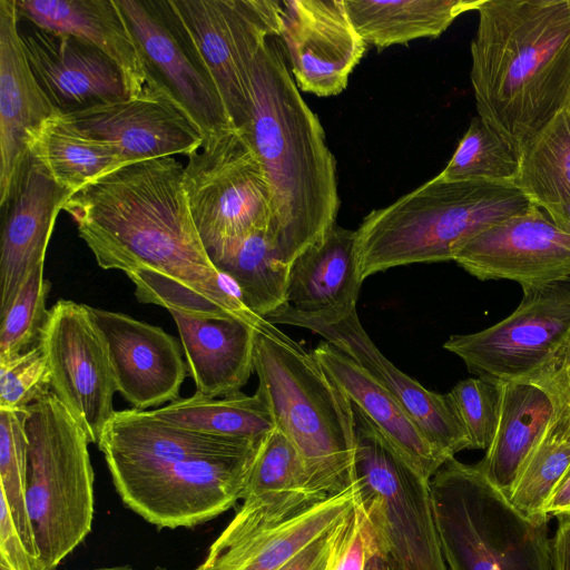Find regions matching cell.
<instances>
[{"label":"cell","mask_w":570,"mask_h":570,"mask_svg":"<svg viewBox=\"0 0 570 570\" xmlns=\"http://www.w3.org/2000/svg\"><path fill=\"white\" fill-rule=\"evenodd\" d=\"M78 234L104 269L124 272L136 298L168 312L265 321L215 266L191 217L184 166L175 157L121 165L63 203Z\"/></svg>","instance_id":"obj_1"},{"label":"cell","mask_w":570,"mask_h":570,"mask_svg":"<svg viewBox=\"0 0 570 570\" xmlns=\"http://www.w3.org/2000/svg\"><path fill=\"white\" fill-rule=\"evenodd\" d=\"M252 102L243 132L269 187L271 238L291 266L335 225L340 197L325 131L293 79L278 37L267 39L253 65Z\"/></svg>","instance_id":"obj_2"},{"label":"cell","mask_w":570,"mask_h":570,"mask_svg":"<svg viewBox=\"0 0 570 570\" xmlns=\"http://www.w3.org/2000/svg\"><path fill=\"white\" fill-rule=\"evenodd\" d=\"M470 79L478 116L518 154L570 104V0H480Z\"/></svg>","instance_id":"obj_3"},{"label":"cell","mask_w":570,"mask_h":570,"mask_svg":"<svg viewBox=\"0 0 570 570\" xmlns=\"http://www.w3.org/2000/svg\"><path fill=\"white\" fill-rule=\"evenodd\" d=\"M254 372L256 393L297 450L311 491L325 500L352 488L353 406L312 352L266 321L255 333Z\"/></svg>","instance_id":"obj_4"},{"label":"cell","mask_w":570,"mask_h":570,"mask_svg":"<svg viewBox=\"0 0 570 570\" xmlns=\"http://www.w3.org/2000/svg\"><path fill=\"white\" fill-rule=\"evenodd\" d=\"M531 205L513 184L435 176L363 218L356 229L362 276L414 263L454 261L470 238Z\"/></svg>","instance_id":"obj_5"},{"label":"cell","mask_w":570,"mask_h":570,"mask_svg":"<svg viewBox=\"0 0 570 570\" xmlns=\"http://www.w3.org/2000/svg\"><path fill=\"white\" fill-rule=\"evenodd\" d=\"M448 570H553L549 518H529L475 465L446 460L429 482Z\"/></svg>","instance_id":"obj_6"},{"label":"cell","mask_w":570,"mask_h":570,"mask_svg":"<svg viewBox=\"0 0 570 570\" xmlns=\"http://www.w3.org/2000/svg\"><path fill=\"white\" fill-rule=\"evenodd\" d=\"M27 503L42 570H53L91 530L89 436L51 391L27 407Z\"/></svg>","instance_id":"obj_7"},{"label":"cell","mask_w":570,"mask_h":570,"mask_svg":"<svg viewBox=\"0 0 570 570\" xmlns=\"http://www.w3.org/2000/svg\"><path fill=\"white\" fill-rule=\"evenodd\" d=\"M352 406L356 502L372 529L377 553L395 570H448L429 482L402 460L356 406Z\"/></svg>","instance_id":"obj_8"},{"label":"cell","mask_w":570,"mask_h":570,"mask_svg":"<svg viewBox=\"0 0 570 570\" xmlns=\"http://www.w3.org/2000/svg\"><path fill=\"white\" fill-rule=\"evenodd\" d=\"M214 82L233 127L252 119V69L271 37L281 30L277 0H167Z\"/></svg>","instance_id":"obj_9"},{"label":"cell","mask_w":570,"mask_h":570,"mask_svg":"<svg viewBox=\"0 0 570 570\" xmlns=\"http://www.w3.org/2000/svg\"><path fill=\"white\" fill-rule=\"evenodd\" d=\"M184 188L198 234L209 252L271 226L269 187L243 131L227 128L203 137L188 156Z\"/></svg>","instance_id":"obj_10"},{"label":"cell","mask_w":570,"mask_h":570,"mask_svg":"<svg viewBox=\"0 0 570 570\" xmlns=\"http://www.w3.org/2000/svg\"><path fill=\"white\" fill-rule=\"evenodd\" d=\"M570 334V279L523 288L513 313L476 333L452 335L443 347L478 377L534 382Z\"/></svg>","instance_id":"obj_11"},{"label":"cell","mask_w":570,"mask_h":570,"mask_svg":"<svg viewBox=\"0 0 570 570\" xmlns=\"http://www.w3.org/2000/svg\"><path fill=\"white\" fill-rule=\"evenodd\" d=\"M51 375V389L98 444L115 410L116 390L107 344L90 306L59 299L40 333Z\"/></svg>","instance_id":"obj_12"},{"label":"cell","mask_w":570,"mask_h":570,"mask_svg":"<svg viewBox=\"0 0 570 570\" xmlns=\"http://www.w3.org/2000/svg\"><path fill=\"white\" fill-rule=\"evenodd\" d=\"M254 451L187 460L112 481L122 501L148 522L160 528L191 527L242 499Z\"/></svg>","instance_id":"obj_13"},{"label":"cell","mask_w":570,"mask_h":570,"mask_svg":"<svg viewBox=\"0 0 570 570\" xmlns=\"http://www.w3.org/2000/svg\"><path fill=\"white\" fill-rule=\"evenodd\" d=\"M117 1L139 45L148 86L179 109L203 137L233 127L168 1Z\"/></svg>","instance_id":"obj_14"},{"label":"cell","mask_w":570,"mask_h":570,"mask_svg":"<svg viewBox=\"0 0 570 570\" xmlns=\"http://www.w3.org/2000/svg\"><path fill=\"white\" fill-rule=\"evenodd\" d=\"M265 320L307 328L346 354L403 406L426 439L448 459L470 449L466 432L448 394L423 387L389 361L364 331L356 311L337 322L325 323L286 304Z\"/></svg>","instance_id":"obj_15"},{"label":"cell","mask_w":570,"mask_h":570,"mask_svg":"<svg viewBox=\"0 0 570 570\" xmlns=\"http://www.w3.org/2000/svg\"><path fill=\"white\" fill-rule=\"evenodd\" d=\"M356 497L357 482L285 519L243 502L196 570H279L340 523L352 511Z\"/></svg>","instance_id":"obj_16"},{"label":"cell","mask_w":570,"mask_h":570,"mask_svg":"<svg viewBox=\"0 0 570 570\" xmlns=\"http://www.w3.org/2000/svg\"><path fill=\"white\" fill-rule=\"evenodd\" d=\"M454 262L481 279H509L522 288L570 279V234L531 205L470 238Z\"/></svg>","instance_id":"obj_17"},{"label":"cell","mask_w":570,"mask_h":570,"mask_svg":"<svg viewBox=\"0 0 570 570\" xmlns=\"http://www.w3.org/2000/svg\"><path fill=\"white\" fill-rule=\"evenodd\" d=\"M282 2L279 40L299 91L341 94L365 52L344 0Z\"/></svg>","instance_id":"obj_18"},{"label":"cell","mask_w":570,"mask_h":570,"mask_svg":"<svg viewBox=\"0 0 570 570\" xmlns=\"http://www.w3.org/2000/svg\"><path fill=\"white\" fill-rule=\"evenodd\" d=\"M90 309L107 344L117 392L140 411L179 399L188 370L177 340L124 313Z\"/></svg>","instance_id":"obj_19"},{"label":"cell","mask_w":570,"mask_h":570,"mask_svg":"<svg viewBox=\"0 0 570 570\" xmlns=\"http://www.w3.org/2000/svg\"><path fill=\"white\" fill-rule=\"evenodd\" d=\"M68 114L86 132L110 144L124 165L174 155L188 157L203 142L194 124L150 86L137 97Z\"/></svg>","instance_id":"obj_20"},{"label":"cell","mask_w":570,"mask_h":570,"mask_svg":"<svg viewBox=\"0 0 570 570\" xmlns=\"http://www.w3.org/2000/svg\"><path fill=\"white\" fill-rule=\"evenodd\" d=\"M17 0H0V205L12 199L29 161L31 135L56 110L28 61Z\"/></svg>","instance_id":"obj_21"},{"label":"cell","mask_w":570,"mask_h":570,"mask_svg":"<svg viewBox=\"0 0 570 570\" xmlns=\"http://www.w3.org/2000/svg\"><path fill=\"white\" fill-rule=\"evenodd\" d=\"M258 442L177 428L132 407L114 412L97 445L115 479L193 459L248 453Z\"/></svg>","instance_id":"obj_22"},{"label":"cell","mask_w":570,"mask_h":570,"mask_svg":"<svg viewBox=\"0 0 570 570\" xmlns=\"http://www.w3.org/2000/svg\"><path fill=\"white\" fill-rule=\"evenodd\" d=\"M21 36L30 67L56 109L73 112L128 97L121 70L97 48L39 28Z\"/></svg>","instance_id":"obj_23"},{"label":"cell","mask_w":570,"mask_h":570,"mask_svg":"<svg viewBox=\"0 0 570 570\" xmlns=\"http://www.w3.org/2000/svg\"><path fill=\"white\" fill-rule=\"evenodd\" d=\"M71 195L29 157L9 203L0 248V314L13 301L29 273L46 259L56 218Z\"/></svg>","instance_id":"obj_24"},{"label":"cell","mask_w":570,"mask_h":570,"mask_svg":"<svg viewBox=\"0 0 570 570\" xmlns=\"http://www.w3.org/2000/svg\"><path fill=\"white\" fill-rule=\"evenodd\" d=\"M17 6L20 17L36 28L76 37L111 59L121 70L128 97L147 89L139 45L117 0H17Z\"/></svg>","instance_id":"obj_25"},{"label":"cell","mask_w":570,"mask_h":570,"mask_svg":"<svg viewBox=\"0 0 570 570\" xmlns=\"http://www.w3.org/2000/svg\"><path fill=\"white\" fill-rule=\"evenodd\" d=\"M363 281L356 230L335 224L291 264L287 303L298 312L334 323L356 311Z\"/></svg>","instance_id":"obj_26"},{"label":"cell","mask_w":570,"mask_h":570,"mask_svg":"<svg viewBox=\"0 0 570 570\" xmlns=\"http://www.w3.org/2000/svg\"><path fill=\"white\" fill-rule=\"evenodd\" d=\"M312 354L402 460L423 480L430 482L449 459L433 446L403 406L333 344L321 342Z\"/></svg>","instance_id":"obj_27"},{"label":"cell","mask_w":570,"mask_h":570,"mask_svg":"<svg viewBox=\"0 0 570 570\" xmlns=\"http://www.w3.org/2000/svg\"><path fill=\"white\" fill-rule=\"evenodd\" d=\"M169 313L195 393L218 397L240 392L254 372L256 328L234 318Z\"/></svg>","instance_id":"obj_28"},{"label":"cell","mask_w":570,"mask_h":570,"mask_svg":"<svg viewBox=\"0 0 570 570\" xmlns=\"http://www.w3.org/2000/svg\"><path fill=\"white\" fill-rule=\"evenodd\" d=\"M552 394L534 382H502L499 422L492 443L476 466L510 495L531 452L556 416Z\"/></svg>","instance_id":"obj_29"},{"label":"cell","mask_w":570,"mask_h":570,"mask_svg":"<svg viewBox=\"0 0 570 570\" xmlns=\"http://www.w3.org/2000/svg\"><path fill=\"white\" fill-rule=\"evenodd\" d=\"M29 155L70 194L122 164L117 150L56 109L31 135Z\"/></svg>","instance_id":"obj_30"},{"label":"cell","mask_w":570,"mask_h":570,"mask_svg":"<svg viewBox=\"0 0 570 570\" xmlns=\"http://www.w3.org/2000/svg\"><path fill=\"white\" fill-rule=\"evenodd\" d=\"M480 0H344L348 17L366 45L379 50L420 38H438Z\"/></svg>","instance_id":"obj_31"},{"label":"cell","mask_w":570,"mask_h":570,"mask_svg":"<svg viewBox=\"0 0 570 570\" xmlns=\"http://www.w3.org/2000/svg\"><path fill=\"white\" fill-rule=\"evenodd\" d=\"M242 500L276 519L293 517L323 501L311 491L297 450L277 428L255 448Z\"/></svg>","instance_id":"obj_32"},{"label":"cell","mask_w":570,"mask_h":570,"mask_svg":"<svg viewBox=\"0 0 570 570\" xmlns=\"http://www.w3.org/2000/svg\"><path fill=\"white\" fill-rule=\"evenodd\" d=\"M268 229H255L208 252L244 304L263 318L288 304L289 266L281 259Z\"/></svg>","instance_id":"obj_33"},{"label":"cell","mask_w":570,"mask_h":570,"mask_svg":"<svg viewBox=\"0 0 570 570\" xmlns=\"http://www.w3.org/2000/svg\"><path fill=\"white\" fill-rule=\"evenodd\" d=\"M148 412L154 419L177 428L254 442L276 428L267 404L256 392L222 397L195 393Z\"/></svg>","instance_id":"obj_34"},{"label":"cell","mask_w":570,"mask_h":570,"mask_svg":"<svg viewBox=\"0 0 570 570\" xmlns=\"http://www.w3.org/2000/svg\"><path fill=\"white\" fill-rule=\"evenodd\" d=\"M515 186L544 213L570 199V104L520 155Z\"/></svg>","instance_id":"obj_35"},{"label":"cell","mask_w":570,"mask_h":570,"mask_svg":"<svg viewBox=\"0 0 570 570\" xmlns=\"http://www.w3.org/2000/svg\"><path fill=\"white\" fill-rule=\"evenodd\" d=\"M520 158L508 142L480 116L468 130L444 169L436 175L448 181L513 184Z\"/></svg>","instance_id":"obj_36"},{"label":"cell","mask_w":570,"mask_h":570,"mask_svg":"<svg viewBox=\"0 0 570 570\" xmlns=\"http://www.w3.org/2000/svg\"><path fill=\"white\" fill-rule=\"evenodd\" d=\"M569 465L570 433L554 417L513 485V507L529 518H549L544 505Z\"/></svg>","instance_id":"obj_37"},{"label":"cell","mask_w":570,"mask_h":570,"mask_svg":"<svg viewBox=\"0 0 570 570\" xmlns=\"http://www.w3.org/2000/svg\"><path fill=\"white\" fill-rule=\"evenodd\" d=\"M27 409L0 410V494L4 497L31 556L39 561L38 548L27 503L28 436Z\"/></svg>","instance_id":"obj_38"},{"label":"cell","mask_w":570,"mask_h":570,"mask_svg":"<svg viewBox=\"0 0 570 570\" xmlns=\"http://www.w3.org/2000/svg\"><path fill=\"white\" fill-rule=\"evenodd\" d=\"M50 282L45 277V262L26 277L8 308L0 314V360L21 354L39 343L47 320Z\"/></svg>","instance_id":"obj_39"},{"label":"cell","mask_w":570,"mask_h":570,"mask_svg":"<svg viewBox=\"0 0 570 570\" xmlns=\"http://www.w3.org/2000/svg\"><path fill=\"white\" fill-rule=\"evenodd\" d=\"M502 382L466 379L456 383L448 396L466 432L470 449L485 450L493 441L499 422Z\"/></svg>","instance_id":"obj_40"},{"label":"cell","mask_w":570,"mask_h":570,"mask_svg":"<svg viewBox=\"0 0 570 570\" xmlns=\"http://www.w3.org/2000/svg\"><path fill=\"white\" fill-rule=\"evenodd\" d=\"M50 387L51 375L39 343L13 357L0 360V410H26L51 392Z\"/></svg>","instance_id":"obj_41"},{"label":"cell","mask_w":570,"mask_h":570,"mask_svg":"<svg viewBox=\"0 0 570 570\" xmlns=\"http://www.w3.org/2000/svg\"><path fill=\"white\" fill-rule=\"evenodd\" d=\"M376 553L372 529L355 501L341 523L338 537L326 570H365L368 558Z\"/></svg>","instance_id":"obj_42"},{"label":"cell","mask_w":570,"mask_h":570,"mask_svg":"<svg viewBox=\"0 0 570 570\" xmlns=\"http://www.w3.org/2000/svg\"><path fill=\"white\" fill-rule=\"evenodd\" d=\"M0 567L7 570H42L29 552L13 520L10 508L0 494Z\"/></svg>","instance_id":"obj_43"},{"label":"cell","mask_w":570,"mask_h":570,"mask_svg":"<svg viewBox=\"0 0 570 570\" xmlns=\"http://www.w3.org/2000/svg\"><path fill=\"white\" fill-rule=\"evenodd\" d=\"M342 521L308 544L279 570H326L335 548Z\"/></svg>","instance_id":"obj_44"},{"label":"cell","mask_w":570,"mask_h":570,"mask_svg":"<svg viewBox=\"0 0 570 570\" xmlns=\"http://www.w3.org/2000/svg\"><path fill=\"white\" fill-rule=\"evenodd\" d=\"M534 383L547 390L570 384V334L548 371Z\"/></svg>","instance_id":"obj_45"},{"label":"cell","mask_w":570,"mask_h":570,"mask_svg":"<svg viewBox=\"0 0 570 570\" xmlns=\"http://www.w3.org/2000/svg\"><path fill=\"white\" fill-rule=\"evenodd\" d=\"M558 519L552 539L553 570H570V513L559 515Z\"/></svg>","instance_id":"obj_46"},{"label":"cell","mask_w":570,"mask_h":570,"mask_svg":"<svg viewBox=\"0 0 570 570\" xmlns=\"http://www.w3.org/2000/svg\"><path fill=\"white\" fill-rule=\"evenodd\" d=\"M544 513L549 518L570 513V465L550 494Z\"/></svg>","instance_id":"obj_47"},{"label":"cell","mask_w":570,"mask_h":570,"mask_svg":"<svg viewBox=\"0 0 570 570\" xmlns=\"http://www.w3.org/2000/svg\"><path fill=\"white\" fill-rule=\"evenodd\" d=\"M548 391L557 404L556 420L570 433V384Z\"/></svg>","instance_id":"obj_48"},{"label":"cell","mask_w":570,"mask_h":570,"mask_svg":"<svg viewBox=\"0 0 570 570\" xmlns=\"http://www.w3.org/2000/svg\"><path fill=\"white\" fill-rule=\"evenodd\" d=\"M552 223L567 234H570V199L546 213Z\"/></svg>","instance_id":"obj_49"},{"label":"cell","mask_w":570,"mask_h":570,"mask_svg":"<svg viewBox=\"0 0 570 570\" xmlns=\"http://www.w3.org/2000/svg\"><path fill=\"white\" fill-rule=\"evenodd\" d=\"M365 570H395L393 566L379 553L372 554L366 563Z\"/></svg>","instance_id":"obj_50"},{"label":"cell","mask_w":570,"mask_h":570,"mask_svg":"<svg viewBox=\"0 0 570 570\" xmlns=\"http://www.w3.org/2000/svg\"><path fill=\"white\" fill-rule=\"evenodd\" d=\"M95 570H135L128 567H114V568H102V569H95Z\"/></svg>","instance_id":"obj_51"},{"label":"cell","mask_w":570,"mask_h":570,"mask_svg":"<svg viewBox=\"0 0 570 570\" xmlns=\"http://www.w3.org/2000/svg\"><path fill=\"white\" fill-rule=\"evenodd\" d=\"M0 570H7V569H4V568L0 567Z\"/></svg>","instance_id":"obj_52"}]
</instances>
